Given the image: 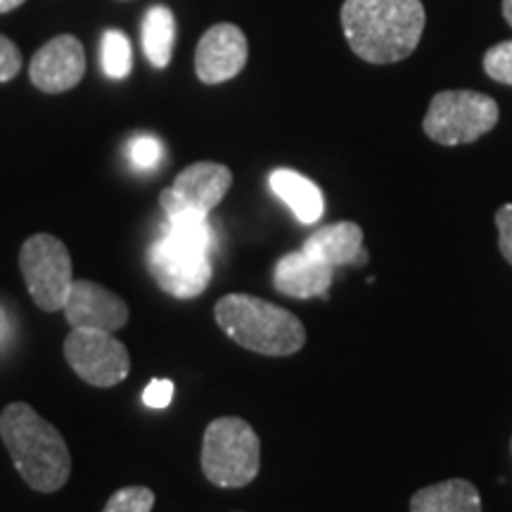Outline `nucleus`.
<instances>
[{
    "label": "nucleus",
    "instance_id": "nucleus-1",
    "mask_svg": "<svg viewBox=\"0 0 512 512\" xmlns=\"http://www.w3.org/2000/svg\"><path fill=\"white\" fill-rule=\"evenodd\" d=\"M342 29L361 60L401 62L418 48L425 8L420 0H344Z\"/></svg>",
    "mask_w": 512,
    "mask_h": 512
},
{
    "label": "nucleus",
    "instance_id": "nucleus-2",
    "mask_svg": "<svg viewBox=\"0 0 512 512\" xmlns=\"http://www.w3.org/2000/svg\"><path fill=\"white\" fill-rule=\"evenodd\" d=\"M0 437L8 448L12 465L34 491L53 494L72 475V453L67 441L41 418L29 403L15 401L0 413Z\"/></svg>",
    "mask_w": 512,
    "mask_h": 512
},
{
    "label": "nucleus",
    "instance_id": "nucleus-3",
    "mask_svg": "<svg viewBox=\"0 0 512 512\" xmlns=\"http://www.w3.org/2000/svg\"><path fill=\"white\" fill-rule=\"evenodd\" d=\"M214 318L235 344L254 354L292 356L306 342L302 320L252 294H226L216 302Z\"/></svg>",
    "mask_w": 512,
    "mask_h": 512
},
{
    "label": "nucleus",
    "instance_id": "nucleus-4",
    "mask_svg": "<svg viewBox=\"0 0 512 512\" xmlns=\"http://www.w3.org/2000/svg\"><path fill=\"white\" fill-rule=\"evenodd\" d=\"M261 467V441L242 418H216L202 439V472L214 486L240 489L252 484Z\"/></svg>",
    "mask_w": 512,
    "mask_h": 512
},
{
    "label": "nucleus",
    "instance_id": "nucleus-5",
    "mask_svg": "<svg viewBox=\"0 0 512 512\" xmlns=\"http://www.w3.org/2000/svg\"><path fill=\"white\" fill-rule=\"evenodd\" d=\"M498 124V105L477 91H441L432 98L422 128L439 145L475 143Z\"/></svg>",
    "mask_w": 512,
    "mask_h": 512
},
{
    "label": "nucleus",
    "instance_id": "nucleus-6",
    "mask_svg": "<svg viewBox=\"0 0 512 512\" xmlns=\"http://www.w3.org/2000/svg\"><path fill=\"white\" fill-rule=\"evenodd\" d=\"M19 268L38 309L62 311L74 283L72 256L60 238L36 233L19 249Z\"/></svg>",
    "mask_w": 512,
    "mask_h": 512
},
{
    "label": "nucleus",
    "instance_id": "nucleus-7",
    "mask_svg": "<svg viewBox=\"0 0 512 512\" xmlns=\"http://www.w3.org/2000/svg\"><path fill=\"white\" fill-rule=\"evenodd\" d=\"M211 249L192 245L166 233L147 252L152 278L166 294L176 299H195L211 283Z\"/></svg>",
    "mask_w": 512,
    "mask_h": 512
},
{
    "label": "nucleus",
    "instance_id": "nucleus-8",
    "mask_svg": "<svg viewBox=\"0 0 512 512\" xmlns=\"http://www.w3.org/2000/svg\"><path fill=\"white\" fill-rule=\"evenodd\" d=\"M64 358L93 387H117L131 373V356L114 332L72 330L64 339Z\"/></svg>",
    "mask_w": 512,
    "mask_h": 512
},
{
    "label": "nucleus",
    "instance_id": "nucleus-9",
    "mask_svg": "<svg viewBox=\"0 0 512 512\" xmlns=\"http://www.w3.org/2000/svg\"><path fill=\"white\" fill-rule=\"evenodd\" d=\"M233 185V171L216 162H197L176 176L171 188L159 195L166 219L169 216H207L219 207Z\"/></svg>",
    "mask_w": 512,
    "mask_h": 512
},
{
    "label": "nucleus",
    "instance_id": "nucleus-10",
    "mask_svg": "<svg viewBox=\"0 0 512 512\" xmlns=\"http://www.w3.org/2000/svg\"><path fill=\"white\" fill-rule=\"evenodd\" d=\"M62 311L72 330L117 332L124 328L131 316L128 304L119 294L91 283V280H74Z\"/></svg>",
    "mask_w": 512,
    "mask_h": 512
},
{
    "label": "nucleus",
    "instance_id": "nucleus-11",
    "mask_svg": "<svg viewBox=\"0 0 512 512\" xmlns=\"http://www.w3.org/2000/svg\"><path fill=\"white\" fill-rule=\"evenodd\" d=\"M86 74V50L76 36L62 34L34 55L29 64L31 83L43 93H64L79 86Z\"/></svg>",
    "mask_w": 512,
    "mask_h": 512
},
{
    "label": "nucleus",
    "instance_id": "nucleus-12",
    "mask_svg": "<svg viewBox=\"0 0 512 512\" xmlns=\"http://www.w3.org/2000/svg\"><path fill=\"white\" fill-rule=\"evenodd\" d=\"M247 55L245 31L235 24H214L197 43L195 72L209 86L230 81L245 69Z\"/></svg>",
    "mask_w": 512,
    "mask_h": 512
},
{
    "label": "nucleus",
    "instance_id": "nucleus-13",
    "mask_svg": "<svg viewBox=\"0 0 512 512\" xmlns=\"http://www.w3.org/2000/svg\"><path fill=\"white\" fill-rule=\"evenodd\" d=\"M332 278H335V268L306 254L304 249L285 254L273 271L275 290L292 299H328Z\"/></svg>",
    "mask_w": 512,
    "mask_h": 512
},
{
    "label": "nucleus",
    "instance_id": "nucleus-14",
    "mask_svg": "<svg viewBox=\"0 0 512 512\" xmlns=\"http://www.w3.org/2000/svg\"><path fill=\"white\" fill-rule=\"evenodd\" d=\"M302 249L332 268L368 264V252L363 247V228L354 221H339L318 228L316 233L306 238Z\"/></svg>",
    "mask_w": 512,
    "mask_h": 512
},
{
    "label": "nucleus",
    "instance_id": "nucleus-15",
    "mask_svg": "<svg viewBox=\"0 0 512 512\" xmlns=\"http://www.w3.org/2000/svg\"><path fill=\"white\" fill-rule=\"evenodd\" d=\"M268 185L275 195L283 200L287 207L292 209V214L297 216L299 221L311 226V223L320 221L325 211V200L323 192L311 178H306L302 174L292 169H275L271 176H268Z\"/></svg>",
    "mask_w": 512,
    "mask_h": 512
},
{
    "label": "nucleus",
    "instance_id": "nucleus-16",
    "mask_svg": "<svg viewBox=\"0 0 512 512\" xmlns=\"http://www.w3.org/2000/svg\"><path fill=\"white\" fill-rule=\"evenodd\" d=\"M411 512H482V498L467 479H446L413 494Z\"/></svg>",
    "mask_w": 512,
    "mask_h": 512
},
{
    "label": "nucleus",
    "instance_id": "nucleus-17",
    "mask_svg": "<svg viewBox=\"0 0 512 512\" xmlns=\"http://www.w3.org/2000/svg\"><path fill=\"white\" fill-rule=\"evenodd\" d=\"M176 46V19L174 12L164 5L147 10L143 19V50L155 69H166L174 57Z\"/></svg>",
    "mask_w": 512,
    "mask_h": 512
},
{
    "label": "nucleus",
    "instance_id": "nucleus-18",
    "mask_svg": "<svg viewBox=\"0 0 512 512\" xmlns=\"http://www.w3.org/2000/svg\"><path fill=\"white\" fill-rule=\"evenodd\" d=\"M102 69L112 79H126L133 69V48L124 31L107 29L102 36Z\"/></svg>",
    "mask_w": 512,
    "mask_h": 512
},
{
    "label": "nucleus",
    "instance_id": "nucleus-19",
    "mask_svg": "<svg viewBox=\"0 0 512 512\" xmlns=\"http://www.w3.org/2000/svg\"><path fill=\"white\" fill-rule=\"evenodd\" d=\"M155 508V491L147 486H124L114 491L102 512H152Z\"/></svg>",
    "mask_w": 512,
    "mask_h": 512
},
{
    "label": "nucleus",
    "instance_id": "nucleus-20",
    "mask_svg": "<svg viewBox=\"0 0 512 512\" xmlns=\"http://www.w3.org/2000/svg\"><path fill=\"white\" fill-rule=\"evenodd\" d=\"M484 72L494 81L512 86V41H503L486 50Z\"/></svg>",
    "mask_w": 512,
    "mask_h": 512
},
{
    "label": "nucleus",
    "instance_id": "nucleus-21",
    "mask_svg": "<svg viewBox=\"0 0 512 512\" xmlns=\"http://www.w3.org/2000/svg\"><path fill=\"white\" fill-rule=\"evenodd\" d=\"M128 155H131V162L133 166H138V169H155V166L162 162L164 147L157 138L138 136L131 143V147H128Z\"/></svg>",
    "mask_w": 512,
    "mask_h": 512
},
{
    "label": "nucleus",
    "instance_id": "nucleus-22",
    "mask_svg": "<svg viewBox=\"0 0 512 512\" xmlns=\"http://www.w3.org/2000/svg\"><path fill=\"white\" fill-rule=\"evenodd\" d=\"M22 69V53L10 38L0 34V83H8L15 79Z\"/></svg>",
    "mask_w": 512,
    "mask_h": 512
},
{
    "label": "nucleus",
    "instance_id": "nucleus-23",
    "mask_svg": "<svg viewBox=\"0 0 512 512\" xmlns=\"http://www.w3.org/2000/svg\"><path fill=\"white\" fill-rule=\"evenodd\" d=\"M496 226H498V247L505 261L512 266V204H503L496 211Z\"/></svg>",
    "mask_w": 512,
    "mask_h": 512
},
{
    "label": "nucleus",
    "instance_id": "nucleus-24",
    "mask_svg": "<svg viewBox=\"0 0 512 512\" xmlns=\"http://www.w3.org/2000/svg\"><path fill=\"white\" fill-rule=\"evenodd\" d=\"M174 399V382L171 380H152L143 392V401L150 408H166Z\"/></svg>",
    "mask_w": 512,
    "mask_h": 512
},
{
    "label": "nucleus",
    "instance_id": "nucleus-25",
    "mask_svg": "<svg viewBox=\"0 0 512 512\" xmlns=\"http://www.w3.org/2000/svg\"><path fill=\"white\" fill-rule=\"evenodd\" d=\"M19 5H24V0H0V15L17 10Z\"/></svg>",
    "mask_w": 512,
    "mask_h": 512
},
{
    "label": "nucleus",
    "instance_id": "nucleus-26",
    "mask_svg": "<svg viewBox=\"0 0 512 512\" xmlns=\"http://www.w3.org/2000/svg\"><path fill=\"white\" fill-rule=\"evenodd\" d=\"M8 332H10V323H8V318H5V313L0 311V339L8 335Z\"/></svg>",
    "mask_w": 512,
    "mask_h": 512
},
{
    "label": "nucleus",
    "instance_id": "nucleus-27",
    "mask_svg": "<svg viewBox=\"0 0 512 512\" xmlns=\"http://www.w3.org/2000/svg\"><path fill=\"white\" fill-rule=\"evenodd\" d=\"M503 15H505V22L512 27V0H503Z\"/></svg>",
    "mask_w": 512,
    "mask_h": 512
}]
</instances>
